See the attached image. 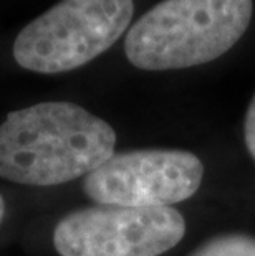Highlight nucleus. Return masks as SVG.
<instances>
[{"label": "nucleus", "instance_id": "nucleus-2", "mask_svg": "<svg viewBox=\"0 0 255 256\" xmlns=\"http://www.w3.org/2000/svg\"><path fill=\"white\" fill-rule=\"evenodd\" d=\"M252 10V0H162L128 30L124 53L146 72L209 63L243 36Z\"/></svg>", "mask_w": 255, "mask_h": 256}, {"label": "nucleus", "instance_id": "nucleus-4", "mask_svg": "<svg viewBox=\"0 0 255 256\" xmlns=\"http://www.w3.org/2000/svg\"><path fill=\"white\" fill-rule=\"evenodd\" d=\"M186 235L172 206L95 205L70 212L53 230L60 256H161Z\"/></svg>", "mask_w": 255, "mask_h": 256}, {"label": "nucleus", "instance_id": "nucleus-6", "mask_svg": "<svg viewBox=\"0 0 255 256\" xmlns=\"http://www.w3.org/2000/svg\"><path fill=\"white\" fill-rule=\"evenodd\" d=\"M187 256H255V236L248 233H220L194 248Z\"/></svg>", "mask_w": 255, "mask_h": 256}, {"label": "nucleus", "instance_id": "nucleus-3", "mask_svg": "<svg viewBox=\"0 0 255 256\" xmlns=\"http://www.w3.org/2000/svg\"><path fill=\"white\" fill-rule=\"evenodd\" d=\"M133 14V0H62L17 35L14 58L34 73L72 72L110 50Z\"/></svg>", "mask_w": 255, "mask_h": 256}, {"label": "nucleus", "instance_id": "nucleus-5", "mask_svg": "<svg viewBox=\"0 0 255 256\" xmlns=\"http://www.w3.org/2000/svg\"><path fill=\"white\" fill-rule=\"evenodd\" d=\"M204 177L200 159L181 149L115 152L85 177L86 197L98 205L171 206L191 198Z\"/></svg>", "mask_w": 255, "mask_h": 256}, {"label": "nucleus", "instance_id": "nucleus-7", "mask_svg": "<svg viewBox=\"0 0 255 256\" xmlns=\"http://www.w3.org/2000/svg\"><path fill=\"white\" fill-rule=\"evenodd\" d=\"M243 140H245L248 154L255 160V94L247 108L245 121H243Z\"/></svg>", "mask_w": 255, "mask_h": 256}, {"label": "nucleus", "instance_id": "nucleus-1", "mask_svg": "<svg viewBox=\"0 0 255 256\" xmlns=\"http://www.w3.org/2000/svg\"><path fill=\"white\" fill-rule=\"evenodd\" d=\"M115 146V129L85 108L39 102L0 124V177L35 187L67 184L105 164Z\"/></svg>", "mask_w": 255, "mask_h": 256}, {"label": "nucleus", "instance_id": "nucleus-8", "mask_svg": "<svg viewBox=\"0 0 255 256\" xmlns=\"http://www.w3.org/2000/svg\"><path fill=\"white\" fill-rule=\"evenodd\" d=\"M4 215H5V202H4L2 195H0V223L4 220Z\"/></svg>", "mask_w": 255, "mask_h": 256}]
</instances>
